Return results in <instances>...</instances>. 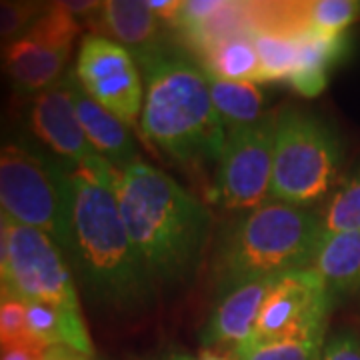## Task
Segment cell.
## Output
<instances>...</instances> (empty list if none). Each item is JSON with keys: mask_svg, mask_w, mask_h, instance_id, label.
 I'll use <instances>...</instances> for the list:
<instances>
[{"mask_svg": "<svg viewBox=\"0 0 360 360\" xmlns=\"http://www.w3.org/2000/svg\"><path fill=\"white\" fill-rule=\"evenodd\" d=\"M200 68L208 77L231 82H262V70L258 60L257 49L252 44L250 34H234L226 37L196 56Z\"/></svg>", "mask_w": 360, "mask_h": 360, "instance_id": "cell-18", "label": "cell"}, {"mask_svg": "<svg viewBox=\"0 0 360 360\" xmlns=\"http://www.w3.org/2000/svg\"><path fill=\"white\" fill-rule=\"evenodd\" d=\"M350 49V37L345 34H322L307 32L298 37V63L288 86L300 96L314 98L328 84L330 70L335 68Z\"/></svg>", "mask_w": 360, "mask_h": 360, "instance_id": "cell-16", "label": "cell"}, {"mask_svg": "<svg viewBox=\"0 0 360 360\" xmlns=\"http://www.w3.org/2000/svg\"><path fill=\"white\" fill-rule=\"evenodd\" d=\"M72 72L90 98L129 129L141 120L144 103L141 68L124 46L98 34H86L80 40Z\"/></svg>", "mask_w": 360, "mask_h": 360, "instance_id": "cell-10", "label": "cell"}, {"mask_svg": "<svg viewBox=\"0 0 360 360\" xmlns=\"http://www.w3.org/2000/svg\"><path fill=\"white\" fill-rule=\"evenodd\" d=\"M28 127L32 134L66 165H80L82 160L96 155L78 122L72 101V72L32 98Z\"/></svg>", "mask_w": 360, "mask_h": 360, "instance_id": "cell-11", "label": "cell"}, {"mask_svg": "<svg viewBox=\"0 0 360 360\" xmlns=\"http://www.w3.org/2000/svg\"><path fill=\"white\" fill-rule=\"evenodd\" d=\"M66 167L70 186L65 250L90 300L122 314L148 309L156 284L120 217L118 170L98 155Z\"/></svg>", "mask_w": 360, "mask_h": 360, "instance_id": "cell-1", "label": "cell"}, {"mask_svg": "<svg viewBox=\"0 0 360 360\" xmlns=\"http://www.w3.org/2000/svg\"><path fill=\"white\" fill-rule=\"evenodd\" d=\"M310 269L326 286L333 302L360 292V232L322 234Z\"/></svg>", "mask_w": 360, "mask_h": 360, "instance_id": "cell-17", "label": "cell"}, {"mask_svg": "<svg viewBox=\"0 0 360 360\" xmlns=\"http://www.w3.org/2000/svg\"><path fill=\"white\" fill-rule=\"evenodd\" d=\"M321 214L312 208L266 200L226 231L217 255L219 288L310 269L322 240Z\"/></svg>", "mask_w": 360, "mask_h": 360, "instance_id": "cell-4", "label": "cell"}, {"mask_svg": "<svg viewBox=\"0 0 360 360\" xmlns=\"http://www.w3.org/2000/svg\"><path fill=\"white\" fill-rule=\"evenodd\" d=\"M70 52L26 32L0 46V66L18 92L37 96L65 78Z\"/></svg>", "mask_w": 360, "mask_h": 360, "instance_id": "cell-14", "label": "cell"}, {"mask_svg": "<svg viewBox=\"0 0 360 360\" xmlns=\"http://www.w3.org/2000/svg\"><path fill=\"white\" fill-rule=\"evenodd\" d=\"M208 86L226 134L252 127L264 116V94L255 82H231L208 77Z\"/></svg>", "mask_w": 360, "mask_h": 360, "instance_id": "cell-19", "label": "cell"}, {"mask_svg": "<svg viewBox=\"0 0 360 360\" xmlns=\"http://www.w3.org/2000/svg\"><path fill=\"white\" fill-rule=\"evenodd\" d=\"M46 6L49 2L0 0V40L11 42L20 39L39 20V16L46 11Z\"/></svg>", "mask_w": 360, "mask_h": 360, "instance_id": "cell-25", "label": "cell"}, {"mask_svg": "<svg viewBox=\"0 0 360 360\" xmlns=\"http://www.w3.org/2000/svg\"><path fill=\"white\" fill-rule=\"evenodd\" d=\"M139 65L146 75L141 112L146 141L180 165L219 160L229 134L205 70L172 40Z\"/></svg>", "mask_w": 360, "mask_h": 360, "instance_id": "cell-3", "label": "cell"}, {"mask_svg": "<svg viewBox=\"0 0 360 360\" xmlns=\"http://www.w3.org/2000/svg\"><path fill=\"white\" fill-rule=\"evenodd\" d=\"M309 32L345 34L360 18L359 0H309L304 2Z\"/></svg>", "mask_w": 360, "mask_h": 360, "instance_id": "cell-23", "label": "cell"}, {"mask_svg": "<svg viewBox=\"0 0 360 360\" xmlns=\"http://www.w3.org/2000/svg\"><path fill=\"white\" fill-rule=\"evenodd\" d=\"M44 350L34 347L0 348V360H40Z\"/></svg>", "mask_w": 360, "mask_h": 360, "instance_id": "cell-29", "label": "cell"}, {"mask_svg": "<svg viewBox=\"0 0 360 360\" xmlns=\"http://www.w3.org/2000/svg\"><path fill=\"white\" fill-rule=\"evenodd\" d=\"M89 356H84V354H78L75 350H70V348L66 347H51L46 348L44 352H42V356L40 360H86Z\"/></svg>", "mask_w": 360, "mask_h": 360, "instance_id": "cell-30", "label": "cell"}, {"mask_svg": "<svg viewBox=\"0 0 360 360\" xmlns=\"http://www.w3.org/2000/svg\"><path fill=\"white\" fill-rule=\"evenodd\" d=\"M321 360H360V335L340 330L324 342Z\"/></svg>", "mask_w": 360, "mask_h": 360, "instance_id": "cell-26", "label": "cell"}, {"mask_svg": "<svg viewBox=\"0 0 360 360\" xmlns=\"http://www.w3.org/2000/svg\"><path fill=\"white\" fill-rule=\"evenodd\" d=\"M302 37V34H300ZM252 44L257 49L262 82H288L295 75L298 63V37L274 34V32H252Z\"/></svg>", "mask_w": 360, "mask_h": 360, "instance_id": "cell-20", "label": "cell"}, {"mask_svg": "<svg viewBox=\"0 0 360 360\" xmlns=\"http://www.w3.org/2000/svg\"><path fill=\"white\" fill-rule=\"evenodd\" d=\"M72 101L77 108L78 122L96 155L106 158L116 170L141 160L136 142L132 139L129 127L94 98H90L86 90L80 86L75 72H72Z\"/></svg>", "mask_w": 360, "mask_h": 360, "instance_id": "cell-15", "label": "cell"}, {"mask_svg": "<svg viewBox=\"0 0 360 360\" xmlns=\"http://www.w3.org/2000/svg\"><path fill=\"white\" fill-rule=\"evenodd\" d=\"M120 217L155 284L176 286L205 255L210 212L165 170L148 162L120 168L115 182Z\"/></svg>", "mask_w": 360, "mask_h": 360, "instance_id": "cell-2", "label": "cell"}, {"mask_svg": "<svg viewBox=\"0 0 360 360\" xmlns=\"http://www.w3.org/2000/svg\"><path fill=\"white\" fill-rule=\"evenodd\" d=\"M148 6L160 18V22L167 26L168 30L174 32V28L179 25L182 2L179 0H148Z\"/></svg>", "mask_w": 360, "mask_h": 360, "instance_id": "cell-27", "label": "cell"}, {"mask_svg": "<svg viewBox=\"0 0 360 360\" xmlns=\"http://www.w3.org/2000/svg\"><path fill=\"white\" fill-rule=\"evenodd\" d=\"M86 360H96V359H94V356H89V359H86Z\"/></svg>", "mask_w": 360, "mask_h": 360, "instance_id": "cell-33", "label": "cell"}, {"mask_svg": "<svg viewBox=\"0 0 360 360\" xmlns=\"http://www.w3.org/2000/svg\"><path fill=\"white\" fill-rule=\"evenodd\" d=\"M11 347L34 345L30 342L26 330V302L14 292L6 281H0V348Z\"/></svg>", "mask_w": 360, "mask_h": 360, "instance_id": "cell-24", "label": "cell"}, {"mask_svg": "<svg viewBox=\"0 0 360 360\" xmlns=\"http://www.w3.org/2000/svg\"><path fill=\"white\" fill-rule=\"evenodd\" d=\"M342 156L340 139L326 120L284 108L274 130L269 198L310 208L335 188Z\"/></svg>", "mask_w": 360, "mask_h": 360, "instance_id": "cell-5", "label": "cell"}, {"mask_svg": "<svg viewBox=\"0 0 360 360\" xmlns=\"http://www.w3.org/2000/svg\"><path fill=\"white\" fill-rule=\"evenodd\" d=\"M90 34H98L124 46L136 63L167 46V26L160 22L148 2L108 0L84 22Z\"/></svg>", "mask_w": 360, "mask_h": 360, "instance_id": "cell-13", "label": "cell"}, {"mask_svg": "<svg viewBox=\"0 0 360 360\" xmlns=\"http://www.w3.org/2000/svg\"><path fill=\"white\" fill-rule=\"evenodd\" d=\"M167 360H193L191 356H184V354H176V356H170Z\"/></svg>", "mask_w": 360, "mask_h": 360, "instance_id": "cell-32", "label": "cell"}, {"mask_svg": "<svg viewBox=\"0 0 360 360\" xmlns=\"http://www.w3.org/2000/svg\"><path fill=\"white\" fill-rule=\"evenodd\" d=\"M6 283L25 302H42L82 314L72 270L63 248L46 232L11 222Z\"/></svg>", "mask_w": 360, "mask_h": 360, "instance_id": "cell-7", "label": "cell"}, {"mask_svg": "<svg viewBox=\"0 0 360 360\" xmlns=\"http://www.w3.org/2000/svg\"><path fill=\"white\" fill-rule=\"evenodd\" d=\"M11 222L8 214L0 208V281H6L8 270V234H11Z\"/></svg>", "mask_w": 360, "mask_h": 360, "instance_id": "cell-28", "label": "cell"}, {"mask_svg": "<svg viewBox=\"0 0 360 360\" xmlns=\"http://www.w3.org/2000/svg\"><path fill=\"white\" fill-rule=\"evenodd\" d=\"M278 276H257L220 286L219 298L200 333L208 348L234 350L250 340L257 328L262 304Z\"/></svg>", "mask_w": 360, "mask_h": 360, "instance_id": "cell-12", "label": "cell"}, {"mask_svg": "<svg viewBox=\"0 0 360 360\" xmlns=\"http://www.w3.org/2000/svg\"><path fill=\"white\" fill-rule=\"evenodd\" d=\"M193 360H236L232 350H226V348H208L202 347L198 350L196 359Z\"/></svg>", "mask_w": 360, "mask_h": 360, "instance_id": "cell-31", "label": "cell"}, {"mask_svg": "<svg viewBox=\"0 0 360 360\" xmlns=\"http://www.w3.org/2000/svg\"><path fill=\"white\" fill-rule=\"evenodd\" d=\"M335 307L321 276L312 269L281 274L262 304L250 340H319Z\"/></svg>", "mask_w": 360, "mask_h": 360, "instance_id": "cell-9", "label": "cell"}, {"mask_svg": "<svg viewBox=\"0 0 360 360\" xmlns=\"http://www.w3.org/2000/svg\"><path fill=\"white\" fill-rule=\"evenodd\" d=\"M322 232H360V170L350 174L321 212Z\"/></svg>", "mask_w": 360, "mask_h": 360, "instance_id": "cell-21", "label": "cell"}, {"mask_svg": "<svg viewBox=\"0 0 360 360\" xmlns=\"http://www.w3.org/2000/svg\"><path fill=\"white\" fill-rule=\"evenodd\" d=\"M319 340H246L232 350L236 360H321Z\"/></svg>", "mask_w": 360, "mask_h": 360, "instance_id": "cell-22", "label": "cell"}, {"mask_svg": "<svg viewBox=\"0 0 360 360\" xmlns=\"http://www.w3.org/2000/svg\"><path fill=\"white\" fill-rule=\"evenodd\" d=\"M70 174L26 142H0V208L8 219L46 232L65 248Z\"/></svg>", "mask_w": 360, "mask_h": 360, "instance_id": "cell-6", "label": "cell"}, {"mask_svg": "<svg viewBox=\"0 0 360 360\" xmlns=\"http://www.w3.org/2000/svg\"><path fill=\"white\" fill-rule=\"evenodd\" d=\"M276 118L278 115L269 112L257 124L234 130L226 136L212 188L217 205L229 210H252L266 202Z\"/></svg>", "mask_w": 360, "mask_h": 360, "instance_id": "cell-8", "label": "cell"}]
</instances>
